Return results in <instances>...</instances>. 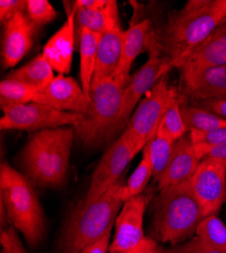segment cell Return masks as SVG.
<instances>
[{
    "mask_svg": "<svg viewBox=\"0 0 226 253\" xmlns=\"http://www.w3.org/2000/svg\"><path fill=\"white\" fill-rule=\"evenodd\" d=\"M226 23V0H190L172 12L155 39L170 71L178 68L219 26Z\"/></svg>",
    "mask_w": 226,
    "mask_h": 253,
    "instance_id": "cell-1",
    "label": "cell"
},
{
    "mask_svg": "<svg viewBox=\"0 0 226 253\" xmlns=\"http://www.w3.org/2000/svg\"><path fill=\"white\" fill-rule=\"evenodd\" d=\"M74 139L73 126L47 129L34 134L17 156L26 177L42 187L62 186L67 176Z\"/></svg>",
    "mask_w": 226,
    "mask_h": 253,
    "instance_id": "cell-2",
    "label": "cell"
},
{
    "mask_svg": "<svg viewBox=\"0 0 226 253\" xmlns=\"http://www.w3.org/2000/svg\"><path fill=\"white\" fill-rule=\"evenodd\" d=\"M203 219L190 180L164 187L154 200L152 238L177 244L193 237Z\"/></svg>",
    "mask_w": 226,
    "mask_h": 253,
    "instance_id": "cell-3",
    "label": "cell"
},
{
    "mask_svg": "<svg viewBox=\"0 0 226 253\" xmlns=\"http://www.w3.org/2000/svg\"><path fill=\"white\" fill-rule=\"evenodd\" d=\"M124 182L119 180L107 193L94 202L85 205L80 203L68 220L64 234L65 253H75L98 242L110 230L124 205L122 189Z\"/></svg>",
    "mask_w": 226,
    "mask_h": 253,
    "instance_id": "cell-4",
    "label": "cell"
},
{
    "mask_svg": "<svg viewBox=\"0 0 226 253\" xmlns=\"http://www.w3.org/2000/svg\"><path fill=\"white\" fill-rule=\"evenodd\" d=\"M0 197L13 227L31 246H37L46 230L43 209L30 180L7 162L0 167Z\"/></svg>",
    "mask_w": 226,
    "mask_h": 253,
    "instance_id": "cell-5",
    "label": "cell"
},
{
    "mask_svg": "<svg viewBox=\"0 0 226 253\" xmlns=\"http://www.w3.org/2000/svg\"><path fill=\"white\" fill-rule=\"evenodd\" d=\"M123 89L114 77H93L90 111L76 128L75 138L88 148H97L119 132Z\"/></svg>",
    "mask_w": 226,
    "mask_h": 253,
    "instance_id": "cell-6",
    "label": "cell"
},
{
    "mask_svg": "<svg viewBox=\"0 0 226 253\" xmlns=\"http://www.w3.org/2000/svg\"><path fill=\"white\" fill-rule=\"evenodd\" d=\"M186 99L180 90L169 83L168 74L164 75L140 100L121 135L131 144L137 154L154 138L167 112L175 103Z\"/></svg>",
    "mask_w": 226,
    "mask_h": 253,
    "instance_id": "cell-7",
    "label": "cell"
},
{
    "mask_svg": "<svg viewBox=\"0 0 226 253\" xmlns=\"http://www.w3.org/2000/svg\"><path fill=\"white\" fill-rule=\"evenodd\" d=\"M3 116L0 119L1 130L42 131L71 126L73 128L85 120L81 114L62 112L49 105L30 102L15 105L2 110Z\"/></svg>",
    "mask_w": 226,
    "mask_h": 253,
    "instance_id": "cell-8",
    "label": "cell"
},
{
    "mask_svg": "<svg viewBox=\"0 0 226 253\" xmlns=\"http://www.w3.org/2000/svg\"><path fill=\"white\" fill-rule=\"evenodd\" d=\"M146 48L149 50L147 62L131 77L128 85L123 91L122 110L118 125L119 132L126 129L133 112L143 96L153 88L160 78L169 74L167 61L160 54L154 32H151L149 36Z\"/></svg>",
    "mask_w": 226,
    "mask_h": 253,
    "instance_id": "cell-9",
    "label": "cell"
},
{
    "mask_svg": "<svg viewBox=\"0 0 226 253\" xmlns=\"http://www.w3.org/2000/svg\"><path fill=\"white\" fill-rule=\"evenodd\" d=\"M190 182L204 218L216 215L226 203V164L214 158L201 160Z\"/></svg>",
    "mask_w": 226,
    "mask_h": 253,
    "instance_id": "cell-10",
    "label": "cell"
},
{
    "mask_svg": "<svg viewBox=\"0 0 226 253\" xmlns=\"http://www.w3.org/2000/svg\"><path fill=\"white\" fill-rule=\"evenodd\" d=\"M131 144L122 135L102 155L92 173L86 199L81 203L88 205L107 193L118 181L123 171L135 157Z\"/></svg>",
    "mask_w": 226,
    "mask_h": 253,
    "instance_id": "cell-11",
    "label": "cell"
},
{
    "mask_svg": "<svg viewBox=\"0 0 226 253\" xmlns=\"http://www.w3.org/2000/svg\"><path fill=\"white\" fill-rule=\"evenodd\" d=\"M151 198L150 194H142L124 203L115 222L109 253H125L144 239L143 219Z\"/></svg>",
    "mask_w": 226,
    "mask_h": 253,
    "instance_id": "cell-12",
    "label": "cell"
},
{
    "mask_svg": "<svg viewBox=\"0 0 226 253\" xmlns=\"http://www.w3.org/2000/svg\"><path fill=\"white\" fill-rule=\"evenodd\" d=\"M106 11V27L99 35L97 46V59L94 72V76L96 77H114L120 64L126 32L121 27L116 0H109Z\"/></svg>",
    "mask_w": 226,
    "mask_h": 253,
    "instance_id": "cell-13",
    "label": "cell"
},
{
    "mask_svg": "<svg viewBox=\"0 0 226 253\" xmlns=\"http://www.w3.org/2000/svg\"><path fill=\"white\" fill-rule=\"evenodd\" d=\"M33 102L46 104L58 111L84 116L90 111V101L81 84L74 78L62 74L55 76L47 86L38 90Z\"/></svg>",
    "mask_w": 226,
    "mask_h": 253,
    "instance_id": "cell-14",
    "label": "cell"
},
{
    "mask_svg": "<svg viewBox=\"0 0 226 253\" xmlns=\"http://www.w3.org/2000/svg\"><path fill=\"white\" fill-rule=\"evenodd\" d=\"M39 27L26 11L18 12L3 24L1 57L4 68H13L34 46Z\"/></svg>",
    "mask_w": 226,
    "mask_h": 253,
    "instance_id": "cell-15",
    "label": "cell"
},
{
    "mask_svg": "<svg viewBox=\"0 0 226 253\" xmlns=\"http://www.w3.org/2000/svg\"><path fill=\"white\" fill-rule=\"evenodd\" d=\"M181 89L193 102L226 95V65L181 68Z\"/></svg>",
    "mask_w": 226,
    "mask_h": 253,
    "instance_id": "cell-16",
    "label": "cell"
},
{
    "mask_svg": "<svg viewBox=\"0 0 226 253\" xmlns=\"http://www.w3.org/2000/svg\"><path fill=\"white\" fill-rule=\"evenodd\" d=\"M66 13V22L50 38L42 53L52 68L62 75L69 73L76 48L74 12L67 10Z\"/></svg>",
    "mask_w": 226,
    "mask_h": 253,
    "instance_id": "cell-17",
    "label": "cell"
},
{
    "mask_svg": "<svg viewBox=\"0 0 226 253\" xmlns=\"http://www.w3.org/2000/svg\"><path fill=\"white\" fill-rule=\"evenodd\" d=\"M200 162L188 133L176 143L170 164L157 181L158 188L162 189L191 180Z\"/></svg>",
    "mask_w": 226,
    "mask_h": 253,
    "instance_id": "cell-18",
    "label": "cell"
},
{
    "mask_svg": "<svg viewBox=\"0 0 226 253\" xmlns=\"http://www.w3.org/2000/svg\"><path fill=\"white\" fill-rule=\"evenodd\" d=\"M151 32V22L149 19L141 20L125 32L120 64L114 75V79L123 89H125L131 79L130 70L133 62L147 47Z\"/></svg>",
    "mask_w": 226,
    "mask_h": 253,
    "instance_id": "cell-19",
    "label": "cell"
},
{
    "mask_svg": "<svg viewBox=\"0 0 226 253\" xmlns=\"http://www.w3.org/2000/svg\"><path fill=\"white\" fill-rule=\"evenodd\" d=\"M226 65V23L219 26L197 47L178 69Z\"/></svg>",
    "mask_w": 226,
    "mask_h": 253,
    "instance_id": "cell-20",
    "label": "cell"
},
{
    "mask_svg": "<svg viewBox=\"0 0 226 253\" xmlns=\"http://www.w3.org/2000/svg\"><path fill=\"white\" fill-rule=\"evenodd\" d=\"M99 35L100 34H96L89 30H84L81 32L78 45V51L80 55V84L90 101V87L96 67Z\"/></svg>",
    "mask_w": 226,
    "mask_h": 253,
    "instance_id": "cell-21",
    "label": "cell"
},
{
    "mask_svg": "<svg viewBox=\"0 0 226 253\" xmlns=\"http://www.w3.org/2000/svg\"><path fill=\"white\" fill-rule=\"evenodd\" d=\"M54 77V69L43 54L36 56L27 64L7 75V78L23 82L37 91L47 86Z\"/></svg>",
    "mask_w": 226,
    "mask_h": 253,
    "instance_id": "cell-22",
    "label": "cell"
},
{
    "mask_svg": "<svg viewBox=\"0 0 226 253\" xmlns=\"http://www.w3.org/2000/svg\"><path fill=\"white\" fill-rule=\"evenodd\" d=\"M109 2V1H108ZM65 10H71L74 12V29H75V42L76 48L78 49L81 32L89 30L90 32L101 34L106 27L107 11L106 7L102 8H81L73 4L72 1H64Z\"/></svg>",
    "mask_w": 226,
    "mask_h": 253,
    "instance_id": "cell-23",
    "label": "cell"
},
{
    "mask_svg": "<svg viewBox=\"0 0 226 253\" xmlns=\"http://www.w3.org/2000/svg\"><path fill=\"white\" fill-rule=\"evenodd\" d=\"M181 114L188 132L192 130L209 132L221 128H226V122L218 116L196 107L194 104H189L186 100L181 102Z\"/></svg>",
    "mask_w": 226,
    "mask_h": 253,
    "instance_id": "cell-24",
    "label": "cell"
},
{
    "mask_svg": "<svg viewBox=\"0 0 226 253\" xmlns=\"http://www.w3.org/2000/svg\"><path fill=\"white\" fill-rule=\"evenodd\" d=\"M153 176V164L146 148L143 149L142 159L136 169L130 175L122 189V199L124 202L131 198L142 195L150 178Z\"/></svg>",
    "mask_w": 226,
    "mask_h": 253,
    "instance_id": "cell-25",
    "label": "cell"
},
{
    "mask_svg": "<svg viewBox=\"0 0 226 253\" xmlns=\"http://www.w3.org/2000/svg\"><path fill=\"white\" fill-rule=\"evenodd\" d=\"M196 237L212 249L226 253V226L217 215L204 218L198 225Z\"/></svg>",
    "mask_w": 226,
    "mask_h": 253,
    "instance_id": "cell-26",
    "label": "cell"
},
{
    "mask_svg": "<svg viewBox=\"0 0 226 253\" xmlns=\"http://www.w3.org/2000/svg\"><path fill=\"white\" fill-rule=\"evenodd\" d=\"M37 90L27 84L5 78L0 83V105L1 110L33 102Z\"/></svg>",
    "mask_w": 226,
    "mask_h": 253,
    "instance_id": "cell-27",
    "label": "cell"
},
{
    "mask_svg": "<svg viewBox=\"0 0 226 253\" xmlns=\"http://www.w3.org/2000/svg\"><path fill=\"white\" fill-rule=\"evenodd\" d=\"M176 143L177 142L156 134L144 147L150 154L153 164V178L155 181H158L168 168L174 154Z\"/></svg>",
    "mask_w": 226,
    "mask_h": 253,
    "instance_id": "cell-28",
    "label": "cell"
},
{
    "mask_svg": "<svg viewBox=\"0 0 226 253\" xmlns=\"http://www.w3.org/2000/svg\"><path fill=\"white\" fill-rule=\"evenodd\" d=\"M181 102L182 101L175 103L164 115L156 132V134L166 137L174 142H178L188 132L181 114Z\"/></svg>",
    "mask_w": 226,
    "mask_h": 253,
    "instance_id": "cell-29",
    "label": "cell"
},
{
    "mask_svg": "<svg viewBox=\"0 0 226 253\" xmlns=\"http://www.w3.org/2000/svg\"><path fill=\"white\" fill-rule=\"evenodd\" d=\"M26 12L39 28L53 22L57 15L56 9L48 0H27Z\"/></svg>",
    "mask_w": 226,
    "mask_h": 253,
    "instance_id": "cell-30",
    "label": "cell"
},
{
    "mask_svg": "<svg viewBox=\"0 0 226 253\" xmlns=\"http://www.w3.org/2000/svg\"><path fill=\"white\" fill-rule=\"evenodd\" d=\"M189 135L194 145L219 146L226 144V128H221L209 132L192 130L189 132Z\"/></svg>",
    "mask_w": 226,
    "mask_h": 253,
    "instance_id": "cell-31",
    "label": "cell"
},
{
    "mask_svg": "<svg viewBox=\"0 0 226 253\" xmlns=\"http://www.w3.org/2000/svg\"><path fill=\"white\" fill-rule=\"evenodd\" d=\"M0 244H1L2 253H27L14 227L1 230Z\"/></svg>",
    "mask_w": 226,
    "mask_h": 253,
    "instance_id": "cell-32",
    "label": "cell"
},
{
    "mask_svg": "<svg viewBox=\"0 0 226 253\" xmlns=\"http://www.w3.org/2000/svg\"><path fill=\"white\" fill-rule=\"evenodd\" d=\"M26 0H1L0 1V22L3 25L18 12L26 11Z\"/></svg>",
    "mask_w": 226,
    "mask_h": 253,
    "instance_id": "cell-33",
    "label": "cell"
},
{
    "mask_svg": "<svg viewBox=\"0 0 226 253\" xmlns=\"http://www.w3.org/2000/svg\"><path fill=\"white\" fill-rule=\"evenodd\" d=\"M166 253H221L204 244L198 237H193L181 246L166 250Z\"/></svg>",
    "mask_w": 226,
    "mask_h": 253,
    "instance_id": "cell-34",
    "label": "cell"
},
{
    "mask_svg": "<svg viewBox=\"0 0 226 253\" xmlns=\"http://www.w3.org/2000/svg\"><path fill=\"white\" fill-rule=\"evenodd\" d=\"M196 107L206 110L226 122V95L194 102Z\"/></svg>",
    "mask_w": 226,
    "mask_h": 253,
    "instance_id": "cell-35",
    "label": "cell"
},
{
    "mask_svg": "<svg viewBox=\"0 0 226 253\" xmlns=\"http://www.w3.org/2000/svg\"><path fill=\"white\" fill-rule=\"evenodd\" d=\"M195 152L200 160L214 158L226 164V144L219 146H200L194 145Z\"/></svg>",
    "mask_w": 226,
    "mask_h": 253,
    "instance_id": "cell-36",
    "label": "cell"
},
{
    "mask_svg": "<svg viewBox=\"0 0 226 253\" xmlns=\"http://www.w3.org/2000/svg\"><path fill=\"white\" fill-rule=\"evenodd\" d=\"M125 253H166V250L161 248L152 237H144L137 246Z\"/></svg>",
    "mask_w": 226,
    "mask_h": 253,
    "instance_id": "cell-37",
    "label": "cell"
},
{
    "mask_svg": "<svg viewBox=\"0 0 226 253\" xmlns=\"http://www.w3.org/2000/svg\"><path fill=\"white\" fill-rule=\"evenodd\" d=\"M111 235H112V230H110L108 233L95 244L90 245V246L82 249L80 251H77L75 253H109Z\"/></svg>",
    "mask_w": 226,
    "mask_h": 253,
    "instance_id": "cell-38",
    "label": "cell"
}]
</instances>
